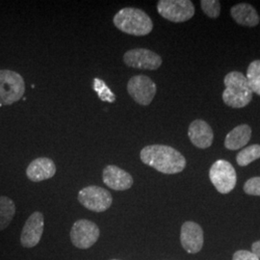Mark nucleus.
<instances>
[{
	"label": "nucleus",
	"instance_id": "2",
	"mask_svg": "<svg viewBox=\"0 0 260 260\" xmlns=\"http://www.w3.org/2000/svg\"><path fill=\"white\" fill-rule=\"evenodd\" d=\"M115 26L133 36H146L153 29L152 20L143 10L126 7L120 10L113 19Z\"/></svg>",
	"mask_w": 260,
	"mask_h": 260
},
{
	"label": "nucleus",
	"instance_id": "23",
	"mask_svg": "<svg viewBox=\"0 0 260 260\" xmlns=\"http://www.w3.org/2000/svg\"><path fill=\"white\" fill-rule=\"evenodd\" d=\"M246 194L251 196H260V177H251L244 185Z\"/></svg>",
	"mask_w": 260,
	"mask_h": 260
},
{
	"label": "nucleus",
	"instance_id": "9",
	"mask_svg": "<svg viewBox=\"0 0 260 260\" xmlns=\"http://www.w3.org/2000/svg\"><path fill=\"white\" fill-rule=\"evenodd\" d=\"M127 92L135 103L147 106L153 101L157 92V87L149 76L135 75L130 78L127 83Z\"/></svg>",
	"mask_w": 260,
	"mask_h": 260
},
{
	"label": "nucleus",
	"instance_id": "6",
	"mask_svg": "<svg viewBox=\"0 0 260 260\" xmlns=\"http://www.w3.org/2000/svg\"><path fill=\"white\" fill-rule=\"evenodd\" d=\"M157 11L164 19L172 22H184L195 15V7L190 0H160Z\"/></svg>",
	"mask_w": 260,
	"mask_h": 260
},
{
	"label": "nucleus",
	"instance_id": "8",
	"mask_svg": "<svg viewBox=\"0 0 260 260\" xmlns=\"http://www.w3.org/2000/svg\"><path fill=\"white\" fill-rule=\"evenodd\" d=\"M101 235L100 228L92 221L81 219L76 221L70 233L72 244L80 250H87L93 247Z\"/></svg>",
	"mask_w": 260,
	"mask_h": 260
},
{
	"label": "nucleus",
	"instance_id": "22",
	"mask_svg": "<svg viewBox=\"0 0 260 260\" xmlns=\"http://www.w3.org/2000/svg\"><path fill=\"white\" fill-rule=\"evenodd\" d=\"M201 7L205 15L211 19H217L221 13V4L218 0H202Z\"/></svg>",
	"mask_w": 260,
	"mask_h": 260
},
{
	"label": "nucleus",
	"instance_id": "21",
	"mask_svg": "<svg viewBox=\"0 0 260 260\" xmlns=\"http://www.w3.org/2000/svg\"><path fill=\"white\" fill-rule=\"evenodd\" d=\"M93 88L94 92L98 93L101 101L110 103H114L116 101L115 93L112 92L110 88L102 79L94 78L93 82Z\"/></svg>",
	"mask_w": 260,
	"mask_h": 260
},
{
	"label": "nucleus",
	"instance_id": "5",
	"mask_svg": "<svg viewBox=\"0 0 260 260\" xmlns=\"http://www.w3.org/2000/svg\"><path fill=\"white\" fill-rule=\"evenodd\" d=\"M78 202L90 211L102 213L111 207V193L100 186H87L81 189L77 196Z\"/></svg>",
	"mask_w": 260,
	"mask_h": 260
},
{
	"label": "nucleus",
	"instance_id": "25",
	"mask_svg": "<svg viewBox=\"0 0 260 260\" xmlns=\"http://www.w3.org/2000/svg\"><path fill=\"white\" fill-rule=\"evenodd\" d=\"M251 251L260 259V241L254 242L251 245Z\"/></svg>",
	"mask_w": 260,
	"mask_h": 260
},
{
	"label": "nucleus",
	"instance_id": "18",
	"mask_svg": "<svg viewBox=\"0 0 260 260\" xmlns=\"http://www.w3.org/2000/svg\"><path fill=\"white\" fill-rule=\"evenodd\" d=\"M16 214V205L6 196L0 197V232L9 226Z\"/></svg>",
	"mask_w": 260,
	"mask_h": 260
},
{
	"label": "nucleus",
	"instance_id": "17",
	"mask_svg": "<svg viewBox=\"0 0 260 260\" xmlns=\"http://www.w3.org/2000/svg\"><path fill=\"white\" fill-rule=\"evenodd\" d=\"M251 128L248 124H241L234 127L225 137L224 147L230 150L244 148L251 140Z\"/></svg>",
	"mask_w": 260,
	"mask_h": 260
},
{
	"label": "nucleus",
	"instance_id": "16",
	"mask_svg": "<svg viewBox=\"0 0 260 260\" xmlns=\"http://www.w3.org/2000/svg\"><path fill=\"white\" fill-rule=\"evenodd\" d=\"M231 15L237 23L248 27L256 26L259 23V16L256 10L248 3H240L233 6Z\"/></svg>",
	"mask_w": 260,
	"mask_h": 260
},
{
	"label": "nucleus",
	"instance_id": "4",
	"mask_svg": "<svg viewBox=\"0 0 260 260\" xmlns=\"http://www.w3.org/2000/svg\"><path fill=\"white\" fill-rule=\"evenodd\" d=\"M25 93L21 75L10 70H0V104L11 105L19 102Z\"/></svg>",
	"mask_w": 260,
	"mask_h": 260
},
{
	"label": "nucleus",
	"instance_id": "3",
	"mask_svg": "<svg viewBox=\"0 0 260 260\" xmlns=\"http://www.w3.org/2000/svg\"><path fill=\"white\" fill-rule=\"evenodd\" d=\"M225 89L223 93V103L233 108H243L251 103L252 92L246 76L239 72H232L223 79Z\"/></svg>",
	"mask_w": 260,
	"mask_h": 260
},
{
	"label": "nucleus",
	"instance_id": "24",
	"mask_svg": "<svg viewBox=\"0 0 260 260\" xmlns=\"http://www.w3.org/2000/svg\"><path fill=\"white\" fill-rule=\"evenodd\" d=\"M233 260H260L252 251H237L233 254Z\"/></svg>",
	"mask_w": 260,
	"mask_h": 260
},
{
	"label": "nucleus",
	"instance_id": "15",
	"mask_svg": "<svg viewBox=\"0 0 260 260\" xmlns=\"http://www.w3.org/2000/svg\"><path fill=\"white\" fill-rule=\"evenodd\" d=\"M56 171L55 163L52 159L39 157L29 164L26 169V176L33 182H41L54 177Z\"/></svg>",
	"mask_w": 260,
	"mask_h": 260
},
{
	"label": "nucleus",
	"instance_id": "7",
	"mask_svg": "<svg viewBox=\"0 0 260 260\" xmlns=\"http://www.w3.org/2000/svg\"><path fill=\"white\" fill-rule=\"evenodd\" d=\"M209 178L217 191L221 194H229L236 185L237 176L235 169L226 160H217L210 168Z\"/></svg>",
	"mask_w": 260,
	"mask_h": 260
},
{
	"label": "nucleus",
	"instance_id": "14",
	"mask_svg": "<svg viewBox=\"0 0 260 260\" xmlns=\"http://www.w3.org/2000/svg\"><path fill=\"white\" fill-rule=\"evenodd\" d=\"M188 136L191 143L199 149H207L213 143V130L203 120H195L191 122L188 129Z\"/></svg>",
	"mask_w": 260,
	"mask_h": 260
},
{
	"label": "nucleus",
	"instance_id": "1",
	"mask_svg": "<svg viewBox=\"0 0 260 260\" xmlns=\"http://www.w3.org/2000/svg\"><path fill=\"white\" fill-rule=\"evenodd\" d=\"M142 162L165 175L181 173L186 167V159L178 150L166 145H150L141 150Z\"/></svg>",
	"mask_w": 260,
	"mask_h": 260
},
{
	"label": "nucleus",
	"instance_id": "19",
	"mask_svg": "<svg viewBox=\"0 0 260 260\" xmlns=\"http://www.w3.org/2000/svg\"><path fill=\"white\" fill-rule=\"evenodd\" d=\"M246 78L251 92L260 95V60L251 62L248 68Z\"/></svg>",
	"mask_w": 260,
	"mask_h": 260
},
{
	"label": "nucleus",
	"instance_id": "13",
	"mask_svg": "<svg viewBox=\"0 0 260 260\" xmlns=\"http://www.w3.org/2000/svg\"><path fill=\"white\" fill-rule=\"evenodd\" d=\"M103 183L112 190L115 191H125L133 185V177L118 166L108 165L103 169Z\"/></svg>",
	"mask_w": 260,
	"mask_h": 260
},
{
	"label": "nucleus",
	"instance_id": "12",
	"mask_svg": "<svg viewBox=\"0 0 260 260\" xmlns=\"http://www.w3.org/2000/svg\"><path fill=\"white\" fill-rule=\"evenodd\" d=\"M204 231L199 223L188 221L182 224L180 231V243L188 253H197L204 246Z\"/></svg>",
	"mask_w": 260,
	"mask_h": 260
},
{
	"label": "nucleus",
	"instance_id": "27",
	"mask_svg": "<svg viewBox=\"0 0 260 260\" xmlns=\"http://www.w3.org/2000/svg\"><path fill=\"white\" fill-rule=\"evenodd\" d=\"M0 106H1V104H0Z\"/></svg>",
	"mask_w": 260,
	"mask_h": 260
},
{
	"label": "nucleus",
	"instance_id": "10",
	"mask_svg": "<svg viewBox=\"0 0 260 260\" xmlns=\"http://www.w3.org/2000/svg\"><path fill=\"white\" fill-rule=\"evenodd\" d=\"M123 62L133 69L155 71L162 65V58L147 48H134L124 53Z\"/></svg>",
	"mask_w": 260,
	"mask_h": 260
},
{
	"label": "nucleus",
	"instance_id": "20",
	"mask_svg": "<svg viewBox=\"0 0 260 260\" xmlns=\"http://www.w3.org/2000/svg\"><path fill=\"white\" fill-rule=\"evenodd\" d=\"M260 158V145H251L241 150L236 157V162L239 166L245 167L251 162Z\"/></svg>",
	"mask_w": 260,
	"mask_h": 260
},
{
	"label": "nucleus",
	"instance_id": "26",
	"mask_svg": "<svg viewBox=\"0 0 260 260\" xmlns=\"http://www.w3.org/2000/svg\"><path fill=\"white\" fill-rule=\"evenodd\" d=\"M111 260H120V259H111Z\"/></svg>",
	"mask_w": 260,
	"mask_h": 260
},
{
	"label": "nucleus",
	"instance_id": "11",
	"mask_svg": "<svg viewBox=\"0 0 260 260\" xmlns=\"http://www.w3.org/2000/svg\"><path fill=\"white\" fill-rule=\"evenodd\" d=\"M45 226L44 215L40 211H35L29 216L22 228L20 234V244L23 248L30 249L36 247L41 241Z\"/></svg>",
	"mask_w": 260,
	"mask_h": 260
}]
</instances>
